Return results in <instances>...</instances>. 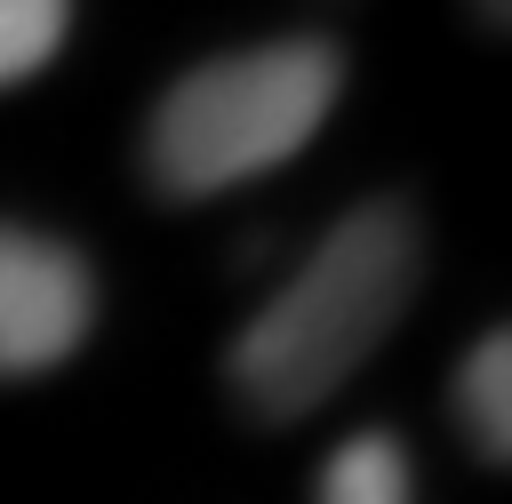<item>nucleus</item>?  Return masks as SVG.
<instances>
[{
  "mask_svg": "<svg viewBox=\"0 0 512 504\" xmlns=\"http://www.w3.org/2000/svg\"><path fill=\"white\" fill-rule=\"evenodd\" d=\"M424 272V224L408 200H360L344 208L320 248L256 304V320L224 352V384L248 416L288 424L312 416L352 368L400 328Z\"/></svg>",
  "mask_w": 512,
  "mask_h": 504,
  "instance_id": "1",
  "label": "nucleus"
},
{
  "mask_svg": "<svg viewBox=\"0 0 512 504\" xmlns=\"http://www.w3.org/2000/svg\"><path fill=\"white\" fill-rule=\"evenodd\" d=\"M344 96V48L320 32L256 40L192 64L144 128V176L168 200H216L296 160Z\"/></svg>",
  "mask_w": 512,
  "mask_h": 504,
  "instance_id": "2",
  "label": "nucleus"
},
{
  "mask_svg": "<svg viewBox=\"0 0 512 504\" xmlns=\"http://www.w3.org/2000/svg\"><path fill=\"white\" fill-rule=\"evenodd\" d=\"M96 328V272L72 240L0 216V384L64 368Z\"/></svg>",
  "mask_w": 512,
  "mask_h": 504,
  "instance_id": "3",
  "label": "nucleus"
},
{
  "mask_svg": "<svg viewBox=\"0 0 512 504\" xmlns=\"http://www.w3.org/2000/svg\"><path fill=\"white\" fill-rule=\"evenodd\" d=\"M456 424L488 464H512V336L488 328L456 360Z\"/></svg>",
  "mask_w": 512,
  "mask_h": 504,
  "instance_id": "4",
  "label": "nucleus"
},
{
  "mask_svg": "<svg viewBox=\"0 0 512 504\" xmlns=\"http://www.w3.org/2000/svg\"><path fill=\"white\" fill-rule=\"evenodd\" d=\"M312 504H416V456L400 432H352L328 448Z\"/></svg>",
  "mask_w": 512,
  "mask_h": 504,
  "instance_id": "5",
  "label": "nucleus"
},
{
  "mask_svg": "<svg viewBox=\"0 0 512 504\" xmlns=\"http://www.w3.org/2000/svg\"><path fill=\"white\" fill-rule=\"evenodd\" d=\"M72 32V0H0V96L56 64Z\"/></svg>",
  "mask_w": 512,
  "mask_h": 504,
  "instance_id": "6",
  "label": "nucleus"
},
{
  "mask_svg": "<svg viewBox=\"0 0 512 504\" xmlns=\"http://www.w3.org/2000/svg\"><path fill=\"white\" fill-rule=\"evenodd\" d=\"M472 8H480V16H488V24H496V32H504V24H512V0H472Z\"/></svg>",
  "mask_w": 512,
  "mask_h": 504,
  "instance_id": "7",
  "label": "nucleus"
}]
</instances>
